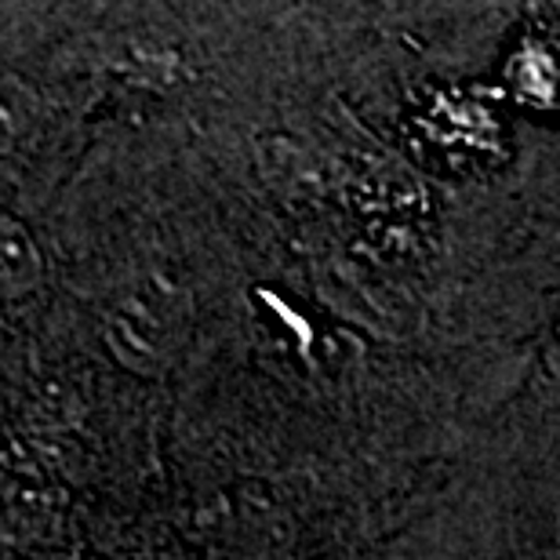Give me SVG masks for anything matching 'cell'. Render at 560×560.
I'll list each match as a JSON object with an SVG mask.
<instances>
[{
  "mask_svg": "<svg viewBox=\"0 0 560 560\" xmlns=\"http://www.w3.org/2000/svg\"><path fill=\"white\" fill-rule=\"evenodd\" d=\"M4 255H8V288H26L33 277H37V262H33L30 255V244L26 237H19V233L8 230L4 237Z\"/></svg>",
  "mask_w": 560,
  "mask_h": 560,
  "instance_id": "2",
  "label": "cell"
},
{
  "mask_svg": "<svg viewBox=\"0 0 560 560\" xmlns=\"http://www.w3.org/2000/svg\"><path fill=\"white\" fill-rule=\"evenodd\" d=\"M106 346L120 368L145 378L164 375L167 361H172V335H167L164 320L145 306H139V302H128V306H120L109 317Z\"/></svg>",
  "mask_w": 560,
  "mask_h": 560,
  "instance_id": "1",
  "label": "cell"
}]
</instances>
